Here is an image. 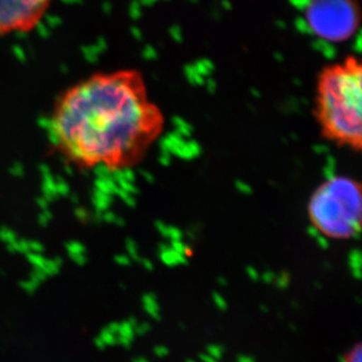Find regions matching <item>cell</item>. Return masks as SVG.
<instances>
[{
    "label": "cell",
    "instance_id": "obj_1",
    "mask_svg": "<svg viewBox=\"0 0 362 362\" xmlns=\"http://www.w3.org/2000/svg\"><path fill=\"white\" fill-rule=\"evenodd\" d=\"M165 117L135 69L99 72L71 86L57 100L48 122L53 147L87 170L132 169L161 136Z\"/></svg>",
    "mask_w": 362,
    "mask_h": 362
},
{
    "label": "cell",
    "instance_id": "obj_2",
    "mask_svg": "<svg viewBox=\"0 0 362 362\" xmlns=\"http://www.w3.org/2000/svg\"><path fill=\"white\" fill-rule=\"evenodd\" d=\"M315 120L326 140L362 147V64L356 55L324 66L317 76Z\"/></svg>",
    "mask_w": 362,
    "mask_h": 362
},
{
    "label": "cell",
    "instance_id": "obj_3",
    "mask_svg": "<svg viewBox=\"0 0 362 362\" xmlns=\"http://www.w3.org/2000/svg\"><path fill=\"white\" fill-rule=\"evenodd\" d=\"M312 223L328 238H356L361 233L362 195L358 182L346 176L326 180L311 197Z\"/></svg>",
    "mask_w": 362,
    "mask_h": 362
},
{
    "label": "cell",
    "instance_id": "obj_4",
    "mask_svg": "<svg viewBox=\"0 0 362 362\" xmlns=\"http://www.w3.org/2000/svg\"><path fill=\"white\" fill-rule=\"evenodd\" d=\"M303 19L315 38L344 44L359 32L361 6L359 0H305Z\"/></svg>",
    "mask_w": 362,
    "mask_h": 362
},
{
    "label": "cell",
    "instance_id": "obj_5",
    "mask_svg": "<svg viewBox=\"0 0 362 362\" xmlns=\"http://www.w3.org/2000/svg\"><path fill=\"white\" fill-rule=\"evenodd\" d=\"M52 3L53 0H0V35L37 28Z\"/></svg>",
    "mask_w": 362,
    "mask_h": 362
},
{
    "label": "cell",
    "instance_id": "obj_6",
    "mask_svg": "<svg viewBox=\"0 0 362 362\" xmlns=\"http://www.w3.org/2000/svg\"><path fill=\"white\" fill-rule=\"evenodd\" d=\"M158 256L165 267H175L188 264V257L176 252L170 245H167L165 243H162L158 245Z\"/></svg>",
    "mask_w": 362,
    "mask_h": 362
},
{
    "label": "cell",
    "instance_id": "obj_7",
    "mask_svg": "<svg viewBox=\"0 0 362 362\" xmlns=\"http://www.w3.org/2000/svg\"><path fill=\"white\" fill-rule=\"evenodd\" d=\"M142 305L147 315L155 320H161V308L158 304V297L154 293L144 294L142 298Z\"/></svg>",
    "mask_w": 362,
    "mask_h": 362
},
{
    "label": "cell",
    "instance_id": "obj_8",
    "mask_svg": "<svg viewBox=\"0 0 362 362\" xmlns=\"http://www.w3.org/2000/svg\"><path fill=\"white\" fill-rule=\"evenodd\" d=\"M361 252L359 250L354 249L349 255V267L353 277L356 281L361 278Z\"/></svg>",
    "mask_w": 362,
    "mask_h": 362
},
{
    "label": "cell",
    "instance_id": "obj_9",
    "mask_svg": "<svg viewBox=\"0 0 362 362\" xmlns=\"http://www.w3.org/2000/svg\"><path fill=\"white\" fill-rule=\"evenodd\" d=\"M119 331H120L121 342H122L123 345H130V342L133 341L134 334H135V331H134L132 324L129 322L123 324L119 328Z\"/></svg>",
    "mask_w": 362,
    "mask_h": 362
},
{
    "label": "cell",
    "instance_id": "obj_10",
    "mask_svg": "<svg viewBox=\"0 0 362 362\" xmlns=\"http://www.w3.org/2000/svg\"><path fill=\"white\" fill-rule=\"evenodd\" d=\"M170 246L176 252L181 253L183 256L190 257L192 256V247L189 246V244L181 240H171Z\"/></svg>",
    "mask_w": 362,
    "mask_h": 362
},
{
    "label": "cell",
    "instance_id": "obj_11",
    "mask_svg": "<svg viewBox=\"0 0 362 362\" xmlns=\"http://www.w3.org/2000/svg\"><path fill=\"white\" fill-rule=\"evenodd\" d=\"M291 276L288 272H281V274L276 276L274 284L279 290H286L287 287L290 286Z\"/></svg>",
    "mask_w": 362,
    "mask_h": 362
},
{
    "label": "cell",
    "instance_id": "obj_12",
    "mask_svg": "<svg viewBox=\"0 0 362 362\" xmlns=\"http://www.w3.org/2000/svg\"><path fill=\"white\" fill-rule=\"evenodd\" d=\"M346 362H362V347L360 344L353 347L349 354L345 356Z\"/></svg>",
    "mask_w": 362,
    "mask_h": 362
},
{
    "label": "cell",
    "instance_id": "obj_13",
    "mask_svg": "<svg viewBox=\"0 0 362 362\" xmlns=\"http://www.w3.org/2000/svg\"><path fill=\"white\" fill-rule=\"evenodd\" d=\"M165 238L171 240H183V231L177 226H168L167 236Z\"/></svg>",
    "mask_w": 362,
    "mask_h": 362
},
{
    "label": "cell",
    "instance_id": "obj_14",
    "mask_svg": "<svg viewBox=\"0 0 362 362\" xmlns=\"http://www.w3.org/2000/svg\"><path fill=\"white\" fill-rule=\"evenodd\" d=\"M206 354H209L215 360L222 359L223 354H224V349H223L222 346L219 345H209L206 347Z\"/></svg>",
    "mask_w": 362,
    "mask_h": 362
},
{
    "label": "cell",
    "instance_id": "obj_15",
    "mask_svg": "<svg viewBox=\"0 0 362 362\" xmlns=\"http://www.w3.org/2000/svg\"><path fill=\"white\" fill-rule=\"evenodd\" d=\"M212 300H214L216 308H218L219 311H226L228 310V301L218 292H214L212 293Z\"/></svg>",
    "mask_w": 362,
    "mask_h": 362
},
{
    "label": "cell",
    "instance_id": "obj_16",
    "mask_svg": "<svg viewBox=\"0 0 362 362\" xmlns=\"http://www.w3.org/2000/svg\"><path fill=\"white\" fill-rule=\"evenodd\" d=\"M276 276L277 274H274V271H264L263 274H260L259 281H263L264 284H274Z\"/></svg>",
    "mask_w": 362,
    "mask_h": 362
},
{
    "label": "cell",
    "instance_id": "obj_17",
    "mask_svg": "<svg viewBox=\"0 0 362 362\" xmlns=\"http://www.w3.org/2000/svg\"><path fill=\"white\" fill-rule=\"evenodd\" d=\"M236 188L240 194L245 196H250L252 194V189L249 185H246L244 182H237Z\"/></svg>",
    "mask_w": 362,
    "mask_h": 362
},
{
    "label": "cell",
    "instance_id": "obj_18",
    "mask_svg": "<svg viewBox=\"0 0 362 362\" xmlns=\"http://www.w3.org/2000/svg\"><path fill=\"white\" fill-rule=\"evenodd\" d=\"M151 324H148V322H144V324H137L136 327L134 328L135 333H137L139 335L147 334V333L151 332Z\"/></svg>",
    "mask_w": 362,
    "mask_h": 362
},
{
    "label": "cell",
    "instance_id": "obj_19",
    "mask_svg": "<svg viewBox=\"0 0 362 362\" xmlns=\"http://www.w3.org/2000/svg\"><path fill=\"white\" fill-rule=\"evenodd\" d=\"M246 274H247V277H249L250 281H259L260 274L258 272L257 269H255V267H246Z\"/></svg>",
    "mask_w": 362,
    "mask_h": 362
},
{
    "label": "cell",
    "instance_id": "obj_20",
    "mask_svg": "<svg viewBox=\"0 0 362 362\" xmlns=\"http://www.w3.org/2000/svg\"><path fill=\"white\" fill-rule=\"evenodd\" d=\"M315 242L318 244L319 247H322V250H327L329 247V240L327 236H325L324 233H320L317 238Z\"/></svg>",
    "mask_w": 362,
    "mask_h": 362
},
{
    "label": "cell",
    "instance_id": "obj_21",
    "mask_svg": "<svg viewBox=\"0 0 362 362\" xmlns=\"http://www.w3.org/2000/svg\"><path fill=\"white\" fill-rule=\"evenodd\" d=\"M127 247H128V251H129L130 256L133 257L134 259H140V256H139V251H137V245L135 244V242H133V240H129V242L127 243Z\"/></svg>",
    "mask_w": 362,
    "mask_h": 362
},
{
    "label": "cell",
    "instance_id": "obj_22",
    "mask_svg": "<svg viewBox=\"0 0 362 362\" xmlns=\"http://www.w3.org/2000/svg\"><path fill=\"white\" fill-rule=\"evenodd\" d=\"M154 353L158 358H165L169 354V349L165 346L158 345L155 347Z\"/></svg>",
    "mask_w": 362,
    "mask_h": 362
},
{
    "label": "cell",
    "instance_id": "obj_23",
    "mask_svg": "<svg viewBox=\"0 0 362 362\" xmlns=\"http://www.w3.org/2000/svg\"><path fill=\"white\" fill-rule=\"evenodd\" d=\"M155 228H156V230H158V233H160V235L165 238V236H167L168 230L167 224H165L164 222H162V221H156V222H155Z\"/></svg>",
    "mask_w": 362,
    "mask_h": 362
},
{
    "label": "cell",
    "instance_id": "obj_24",
    "mask_svg": "<svg viewBox=\"0 0 362 362\" xmlns=\"http://www.w3.org/2000/svg\"><path fill=\"white\" fill-rule=\"evenodd\" d=\"M121 197L126 201L127 204L129 205V206H135V204H136L135 199H134L133 195L129 194V192H122Z\"/></svg>",
    "mask_w": 362,
    "mask_h": 362
},
{
    "label": "cell",
    "instance_id": "obj_25",
    "mask_svg": "<svg viewBox=\"0 0 362 362\" xmlns=\"http://www.w3.org/2000/svg\"><path fill=\"white\" fill-rule=\"evenodd\" d=\"M308 236L312 237L313 240H315V238H317V237H318L322 233H320V230H319L315 224H312V226H310L308 228Z\"/></svg>",
    "mask_w": 362,
    "mask_h": 362
},
{
    "label": "cell",
    "instance_id": "obj_26",
    "mask_svg": "<svg viewBox=\"0 0 362 362\" xmlns=\"http://www.w3.org/2000/svg\"><path fill=\"white\" fill-rule=\"evenodd\" d=\"M142 264H144V269L149 271V272L154 270V264L151 259H142Z\"/></svg>",
    "mask_w": 362,
    "mask_h": 362
},
{
    "label": "cell",
    "instance_id": "obj_27",
    "mask_svg": "<svg viewBox=\"0 0 362 362\" xmlns=\"http://www.w3.org/2000/svg\"><path fill=\"white\" fill-rule=\"evenodd\" d=\"M237 362H256L252 356H240L237 358Z\"/></svg>",
    "mask_w": 362,
    "mask_h": 362
},
{
    "label": "cell",
    "instance_id": "obj_28",
    "mask_svg": "<svg viewBox=\"0 0 362 362\" xmlns=\"http://www.w3.org/2000/svg\"><path fill=\"white\" fill-rule=\"evenodd\" d=\"M202 361L203 362H217V360L214 359V358H211V356H209V354H206V353H204V354H201Z\"/></svg>",
    "mask_w": 362,
    "mask_h": 362
},
{
    "label": "cell",
    "instance_id": "obj_29",
    "mask_svg": "<svg viewBox=\"0 0 362 362\" xmlns=\"http://www.w3.org/2000/svg\"><path fill=\"white\" fill-rule=\"evenodd\" d=\"M217 283L219 284V285H222V286H226L228 285V281H226V278L219 277L218 279H217Z\"/></svg>",
    "mask_w": 362,
    "mask_h": 362
},
{
    "label": "cell",
    "instance_id": "obj_30",
    "mask_svg": "<svg viewBox=\"0 0 362 362\" xmlns=\"http://www.w3.org/2000/svg\"><path fill=\"white\" fill-rule=\"evenodd\" d=\"M120 263L123 265H128L129 264V258L128 257H120Z\"/></svg>",
    "mask_w": 362,
    "mask_h": 362
},
{
    "label": "cell",
    "instance_id": "obj_31",
    "mask_svg": "<svg viewBox=\"0 0 362 362\" xmlns=\"http://www.w3.org/2000/svg\"><path fill=\"white\" fill-rule=\"evenodd\" d=\"M144 178H146L147 182H149V183H153V182H154V177H153L151 174H144Z\"/></svg>",
    "mask_w": 362,
    "mask_h": 362
},
{
    "label": "cell",
    "instance_id": "obj_32",
    "mask_svg": "<svg viewBox=\"0 0 362 362\" xmlns=\"http://www.w3.org/2000/svg\"><path fill=\"white\" fill-rule=\"evenodd\" d=\"M262 308V310H263V311L267 312V306H264V305H263V306H262V308Z\"/></svg>",
    "mask_w": 362,
    "mask_h": 362
},
{
    "label": "cell",
    "instance_id": "obj_33",
    "mask_svg": "<svg viewBox=\"0 0 362 362\" xmlns=\"http://www.w3.org/2000/svg\"><path fill=\"white\" fill-rule=\"evenodd\" d=\"M136 362H148L147 360H144V359H139V360H136Z\"/></svg>",
    "mask_w": 362,
    "mask_h": 362
},
{
    "label": "cell",
    "instance_id": "obj_34",
    "mask_svg": "<svg viewBox=\"0 0 362 362\" xmlns=\"http://www.w3.org/2000/svg\"><path fill=\"white\" fill-rule=\"evenodd\" d=\"M187 362H195V361H194V360H188V361H187Z\"/></svg>",
    "mask_w": 362,
    "mask_h": 362
}]
</instances>
